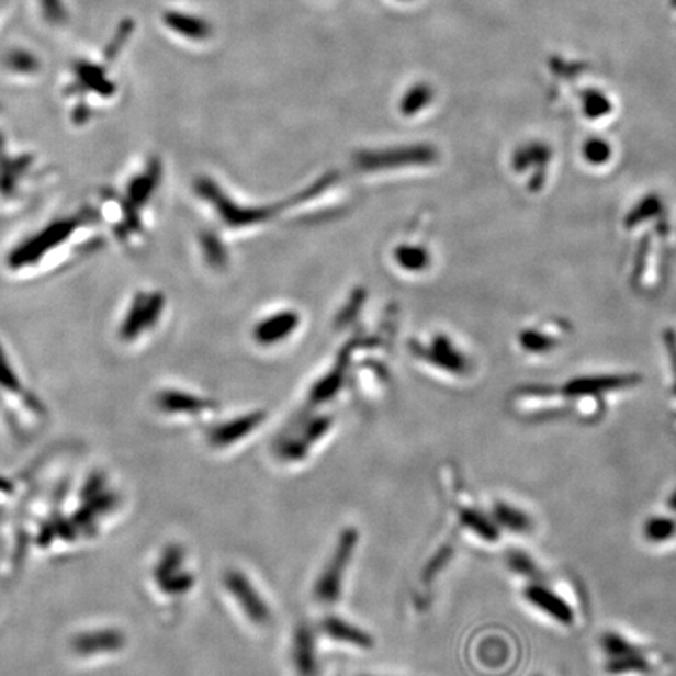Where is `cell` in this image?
Listing matches in <instances>:
<instances>
[{
  "label": "cell",
  "mask_w": 676,
  "mask_h": 676,
  "mask_svg": "<svg viewBox=\"0 0 676 676\" xmlns=\"http://www.w3.org/2000/svg\"><path fill=\"white\" fill-rule=\"evenodd\" d=\"M360 534L358 529L349 527L338 536L333 556L329 557L328 565L319 573L317 583L314 586L315 600L325 606L336 605L341 597L343 589L345 573L349 567V562L354 557L358 550Z\"/></svg>",
  "instance_id": "1"
},
{
  "label": "cell",
  "mask_w": 676,
  "mask_h": 676,
  "mask_svg": "<svg viewBox=\"0 0 676 676\" xmlns=\"http://www.w3.org/2000/svg\"><path fill=\"white\" fill-rule=\"evenodd\" d=\"M224 584L227 590L233 595L235 601L240 606L245 616L252 623L263 627L271 622V609L268 602L264 601L262 595L256 589L251 579L241 571H229L224 576Z\"/></svg>",
  "instance_id": "2"
},
{
  "label": "cell",
  "mask_w": 676,
  "mask_h": 676,
  "mask_svg": "<svg viewBox=\"0 0 676 676\" xmlns=\"http://www.w3.org/2000/svg\"><path fill=\"white\" fill-rule=\"evenodd\" d=\"M293 664L300 676H319L317 639L307 623L296 628L292 646Z\"/></svg>",
  "instance_id": "3"
},
{
  "label": "cell",
  "mask_w": 676,
  "mask_h": 676,
  "mask_svg": "<svg viewBox=\"0 0 676 676\" xmlns=\"http://www.w3.org/2000/svg\"><path fill=\"white\" fill-rule=\"evenodd\" d=\"M525 600L529 605L538 608L539 611L545 612L551 619L556 620L557 623L572 624L575 620V613L573 609L567 605L560 595L554 594L553 590L547 589L545 586L540 584H531L523 592Z\"/></svg>",
  "instance_id": "4"
},
{
  "label": "cell",
  "mask_w": 676,
  "mask_h": 676,
  "mask_svg": "<svg viewBox=\"0 0 676 676\" xmlns=\"http://www.w3.org/2000/svg\"><path fill=\"white\" fill-rule=\"evenodd\" d=\"M322 631L333 641L341 642L359 649H371L374 646L373 635L369 631L362 630L358 624L348 622L337 616H328L323 619Z\"/></svg>",
  "instance_id": "5"
},
{
  "label": "cell",
  "mask_w": 676,
  "mask_h": 676,
  "mask_svg": "<svg viewBox=\"0 0 676 676\" xmlns=\"http://www.w3.org/2000/svg\"><path fill=\"white\" fill-rule=\"evenodd\" d=\"M156 301L153 296L139 295L134 300V306L128 311V315L124 318L123 326H121V336L123 340H135L138 334L148 328V323L154 322V306Z\"/></svg>",
  "instance_id": "6"
},
{
  "label": "cell",
  "mask_w": 676,
  "mask_h": 676,
  "mask_svg": "<svg viewBox=\"0 0 676 676\" xmlns=\"http://www.w3.org/2000/svg\"><path fill=\"white\" fill-rule=\"evenodd\" d=\"M262 414L246 415V417L237 418V420L226 422V425L218 426L211 433V442L215 447H229L244 437L251 433L257 426L263 420Z\"/></svg>",
  "instance_id": "7"
},
{
  "label": "cell",
  "mask_w": 676,
  "mask_h": 676,
  "mask_svg": "<svg viewBox=\"0 0 676 676\" xmlns=\"http://www.w3.org/2000/svg\"><path fill=\"white\" fill-rule=\"evenodd\" d=\"M459 521L462 527L469 529L470 532L476 534L484 542H497L499 538V528L494 518L484 516L483 512L476 509L459 510Z\"/></svg>",
  "instance_id": "8"
},
{
  "label": "cell",
  "mask_w": 676,
  "mask_h": 676,
  "mask_svg": "<svg viewBox=\"0 0 676 676\" xmlns=\"http://www.w3.org/2000/svg\"><path fill=\"white\" fill-rule=\"evenodd\" d=\"M494 520L497 521L498 527L514 532H527L532 527V521L528 514L517 509V507L506 505V503H497L495 505Z\"/></svg>",
  "instance_id": "9"
},
{
  "label": "cell",
  "mask_w": 676,
  "mask_h": 676,
  "mask_svg": "<svg viewBox=\"0 0 676 676\" xmlns=\"http://www.w3.org/2000/svg\"><path fill=\"white\" fill-rule=\"evenodd\" d=\"M649 671V660L639 650L630 653V655L613 657V660H609L608 666H606V672L611 675L644 674Z\"/></svg>",
  "instance_id": "10"
},
{
  "label": "cell",
  "mask_w": 676,
  "mask_h": 676,
  "mask_svg": "<svg viewBox=\"0 0 676 676\" xmlns=\"http://www.w3.org/2000/svg\"><path fill=\"white\" fill-rule=\"evenodd\" d=\"M676 521L668 517H653L645 523L644 534L650 542H664L674 538Z\"/></svg>",
  "instance_id": "11"
},
{
  "label": "cell",
  "mask_w": 676,
  "mask_h": 676,
  "mask_svg": "<svg viewBox=\"0 0 676 676\" xmlns=\"http://www.w3.org/2000/svg\"><path fill=\"white\" fill-rule=\"evenodd\" d=\"M451 556H453V547L444 545L442 549L437 551L436 554L429 560L426 567L422 568L421 578L425 583H432L433 579L437 578L440 572L447 567L448 562H450Z\"/></svg>",
  "instance_id": "12"
},
{
  "label": "cell",
  "mask_w": 676,
  "mask_h": 676,
  "mask_svg": "<svg viewBox=\"0 0 676 676\" xmlns=\"http://www.w3.org/2000/svg\"><path fill=\"white\" fill-rule=\"evenodd\" d=\"M601 646L605 650L606 655H608L609 660H613V657H620L624 655H630V653L638 652L635 646L631 645L630 642L624 641L622 635L616 633H606L601 638Z\"/></svg>",
  "instance_id": "13"
},
{
  "label": "cell",
  "mask_w": 676,
  "mask_h": 676,
  "mask_svg": "<svg viewBox=\"0 0 676 676\" xmlns=\"http://www.w3.org/2000/svg\"><path fill=\"white\" fill-rule=\"evenodd\" d=\"M507 565H509L510 571L518 573V575H538L536 562L532 561L527 553H523V551L520 550H512L509 554H507Z\"/></svg>",
  "instance_id": "14"
},
{
  "label": "cell",
  "mask_w": 676,
  "mask_h": 676,
  "mask_svg": "<svg viewBox=\"0 0 676 676\" xmlns=\"http://www.w3.org/2000/svg\"><path fill=\"white\" fill-rule=\"evenodd\" d=\"M668 506H671L672 510H676V491L674 495H672L671 499H668Z\"/></svg>",
  "instance_id": "15"
}]
</instances>
